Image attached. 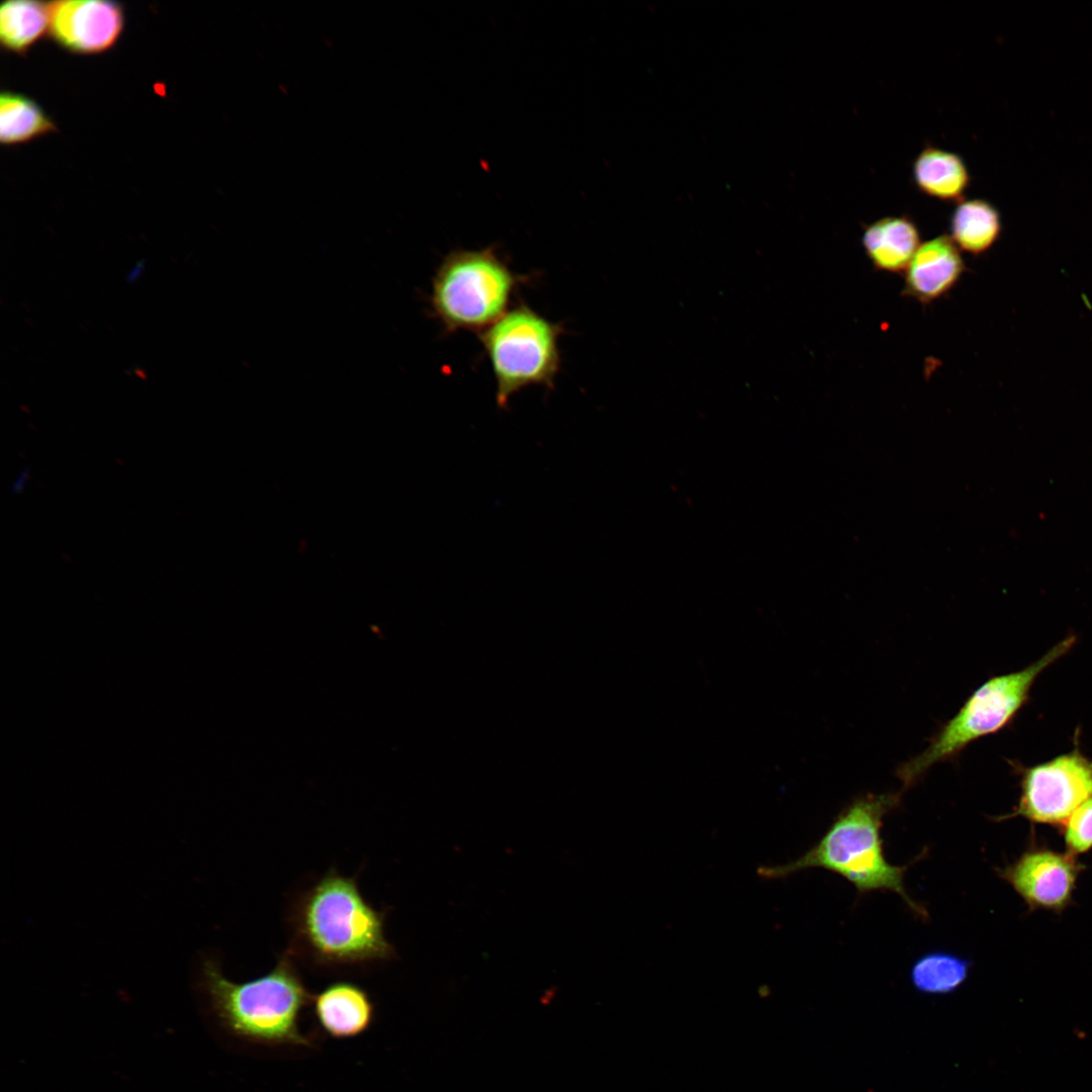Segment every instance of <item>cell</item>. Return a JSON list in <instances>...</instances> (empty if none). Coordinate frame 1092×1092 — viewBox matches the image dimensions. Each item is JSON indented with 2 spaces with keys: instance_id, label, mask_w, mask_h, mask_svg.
I'll return each instance as SVG.
<instances>
[{
  "instance_id": "1",
  "label": "cell",
  "mask_w": 1092,
  "mask_h": 1092,
  "mask_svg": "<svg viewBox=\"0 0 1092 1092\" xmlns=\"http://www.w3.org/2000/svg\"><path fill=\"white\" fill-rule=\"evenodd\" d=\"M200 985L219 1023L235 1037L265 1046H311L299 1021L312 995L296 970L291 951L285 952L269 973L243 983L230 981L216 962L206 960Z\"/></svg>"
},
{
  "instance_id": "2",
  "label": "cell",
  "mask_w": 1092,
  "mask_h": 1092,
  "mask_svg": "<svg viewBox=\"0 0 1092 1092\" xmlns=\"http://www.w3.org/2000/svg\"><path fill=\"white\" fill-rule=\"evenodd\" d=\"M900 800V793L857 797L836 816L813 847L788 863L760 866L757 875L765 880H780L806 869L821 868L843 877L859 893L894 892L910 908L923 914L904 887L907 868L890 863L884 854L883 819Z\"/></svg>"
},
{
  "instance_id": "3",
  "label": "cell",
  "mask_w": 1092,
  "mask_h": 1092,
  "mask_svg": "<svg viewBox=\"0 0 1092 1092\" xmlns=\"http://www.w3.org/2000/svg\"><path fill=\"white\" fill-rule=\"evenodd\" d=\"M384 918L355 877L331 870L300 896L292 921L297 943L316 964L351 966L395 959Z\"/></svg>"
},
{
  "instance_id": "4",
  "label": "cell",
  "mask_w": 1092,
  "mask_h": 1092,
  "mask_svg": "<svg viewBox=\"0 0 1092 1092\" xmlns=\"http://www.w3.org/2000/svg\"><path fill=\"white\" fill-rule=\"evenodd\" d=\"M1076 642L1070 635L1023 669L993 676L980 686L958 713L931 738L927 747L899 765L903 788L914 785L934 764L953 759L969 744L1007 726L1028 699L1031 686Z\"/></svg>"
},
{
  "instance_id": "5",
  "label": "cell",
  "mask_w": 1092,
  "mask_h": 1092,
  "mask_svg": "<svg viewBox=\"0 0 1092 1092\" xmlns=\"http://www.w3.org/2000/svg\"><path fill=\"white\" fill-rule=\"evenodd\" d=\"M518 283L492 248L454 251L433 278L431 306L447 331L481 333L508 311Z\"/></svg>"
},
{
  "instance_id": "6",
  "label": "cell",
  "mask_w": 1092,
  "mask_h": 1092,
  "mask_svg": "<svg viewBox=\"0 0 1092 1092\" xmlns=\"http://www.w3.org/2000/svg\"><path fill=\"white\" fill-rule=\"evenodd\" d=\"M561 332L559 325L521 304L479 333L492 367L499 408L526 386L553 387L560 366Z\"/></svg>"
},
{
  "instance_id": "7",
  "label": "cell",
  "mask_w": 1092,
  "mask_h": 1092,
  "mask_svg": "<svg viewBox=\"0 0 1092 1092\" xmlns=\"http://www.w3.org/2000/svg\"><path fill=\"white\" fill-rule=\"evenodd\" d=\"M1092 797V761L1078 750L1025 768L1017 807L1006 817L1034 823L1064 824Z\"/></svg>"
},
{
  "instance_id": "8",
  "label": "cell",
  "mask_w": 1092,
  "mask_h": 1092,
  "mask_svg": "<svg viewBox=\"0 0 1092 1092\" xmlns=\"http://www.w3.org/2000/svg\"><path fill=\"white\" fill-rule=\"evenodd\" d=\"M1081 870L1068 851L1035 848L1025 851L1001 876L1030 908L1060 912L1070 904Z\"/></svg>"
},
{
  "instance_id": "9",
  "label": "cell",
  "mask_w": 1092,
  "mask_h": 1092,
  "mask_svg": "<svg viewBox=\"0 0 1092 1092\" xmlns=\"http://www.w3.org/2000/svg\"><path fill=\"white\" fill-rule=\"evenodd\" d=\"M123 8L101 0H65L51 3L50 34L63 49L94 55L111 49L122 33Z\"/></svg>"
},
{
  "instance_id": "10",
  "label": "cell",
  "mask_w": 1092,
  "mask_h": 1092,
  "mask_svg": "<svg viewBox=\"0 0 1092 1092\" xmlns=\"http://www.w3.org/2000/svg\"><path fill=\"white\" fill-rule=\"evenodd\" d=\"M965 271L960 249L949 236L939 235L920 244L905 270L902 294L929 304L945 296Z\"/></svg>"
},
{
  "instance_id": "11",
  "label": "cell",
  "mask_w": 1092,
  "mask_h": 1092,
  "mask_svg": "<svg viewBox=\"0 0 1092 1092\" xmlns=\"http://www.w3.org/2000/svg\"><path fill=\"white\" fill-rule=\"evenodd\" d=\"M310 1005L318 1026L336 1039L354 1038L365 1033L375 1016L370 995L362 987L348 981L326 986L312 995Z\"/></svg>"
},
{
  "instance_id": "12",
  "label": "cell",
  "mask_w": 1092,
  "mask_h": 1092,
  "mask_svg": "<svg viewBox=\"0 0 1092 1092\" xmlns=\"http://www.w3.org/2000/svg\"><path fill=\"white\" fill-rule=\"evenodd\" d=\"M861 244L880 271H905L920 246L916 223L906 215L885 216L864 225Z\"/></svg>"
},
{
  "instance_id": "13",
  "label": "cell",
  "mask_w": 1092,
  "mask_h": 1092,
  "mask_svg": "<svg viewBox=\"0 0 1092 1092\" xmlns=\"http://www.w3.org/2000/svg\"><path fill=\"white\" fill-rule=\"evenodd\" d=\"M912 176L922 194L941 201H962L971 183L963 158L932 145L925 146L915 157Z\"/></svg>"
},
{
  "instance_id": "14",
  "label": "cell",
  "mask_w": 1092,
  "mask_h": 1092,
  "mask_svg": "<svg viewBox=\"0 0 1092 1092\" xmlns=\"http://www.w3.org/2000/svg\"><path fill=\"white\" fill-rule=\"evenodd\" d=\"M1002 230L998 210L981 198L963 199L953 209L950 239L960 250L978 256L997 242Z\"/></svg>"
},
{
  "instance_id": "15",
  "label": "cell",
  "mask_w": 1092,
  "mask_h": 1092,
  "mask_svg": "<svg viewBox=\"0 0 1092 1092\" xmlns=\"http://www.w3.org/2000/svg\"><path fill=\"white\" fill-rule=\"evenodd\" d=\"M51 3L27 0L6 1L0 8L2 47L24 55L50 30Z\"/></svg>"
},
{
  "instance_id": "16",
  "label": "cell",
  "mask_w": 1092,
  "mask_h": 1092,
  "mask_svg": "<svg viewBox=\"0 0 1092 1092\" xmlns=\"http://www.w3.org/2000/svg\"><path fill=\"white\" fill-rule=\"evenodd\" d=\"M56 130V124L31 98L10 91L1 93L0 141L3 145L27 143Z\"/></svg>"
},
{
  "instance_id": "17",
  "label": "cell",
  "mask_w": 1092,
  "mask_h": 1092,
  "mask_svg": "<svg viewBox=\"0 0 1092 1092\" xmlns=\"http://www.w3.org/2000/svg\"><path fill=\"white\" fill-rule=\"evenodd\" d=\"M971 962L956 953L935 950L917 959L910 970V981L920 993H953L967 980Z\"/></svg>"
},
{
  "instance_id": "18",
  "label": "cell",
  "mask_w": 1092,
  "mask_h": 1092,
  "mask_svg": "<svg viewBox=\"0 0 1092 1092\" xmlns=\"http://www.w3.org/2000/svg\"><path fill=\"white\" fill-rule=\"evenodd\" d=\"M1063 826L1069 853L1076 855L1092 849V797L1080 805Z\"/></svg>"
},
{
  "instance_id": "19",
  "label": "cell",
  "mask_w": 1092,
  "mask_h": 1092,
  "mask_svg": "<svg viewBox=\"0 0 1092 1092\" xmlns=\"http://www.w3.org/2000/svg\"><path fill=\"white\" fill-rule=\"evenodd\" d=\"M144 267H145V261L144 260H141V261L136 262V264L127 273L126 278H125V282L126 283L135 282L141 277V275H142V273L144 271Z\"/></svg>"
},
{
  "instance_id": "20",
  "label": "cell",
  "mask_w": 1092,
  "mask_h": 1092,
  "mask_svg": "<svg viewBox=\"0 0 1092 1092\" xmlns=\"http://www.w3.org/2000/svg\"><path fill=\"white\" fill-rule=\"evenodd\" d=\"M28 472H29L28 468H25L16 477L15 481L12 484V491L13 492H16V493L20 492L24 488V485L26 484V481H27V479L29 477Z\"/></svg>"
}]
</instances>
